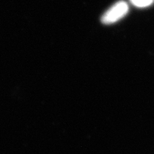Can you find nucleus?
<instances>
[{"instance_id":"obj_2","label":"nucleus","mask_w":154,"mask_h":154,"mask_svg":"<svg viewBox=\"0 0 154 154\" xmlns=\"http://www.w3.org/2000/svg\"><path fill=\"white\" fill-rule=\"evenodd\" d=\"M133 5L138 7H145L151 5L153 0H131Z\"/></svg>"},{"instance_id":"obj_1","label":"nucleus","mask_w":154,"mask_h":154,"mask_svg":"<svg viewBox=\"0 0 154 154\" xmlns=\"http://www.w3.org/2000/svg\"><path fill=\"white\" fill-rule=\"evenodd\" d=\"M128 11V6L124 1L115 4L102 16L101 21L104 24H112L123 18Z\"/></svg>"}]
</instances>
